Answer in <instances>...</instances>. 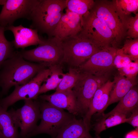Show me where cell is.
<instances>
[{
  "mask_svg": "<svg viewBox=\"0 0 138 138\" xmlns=\"http://www.w3.org/2000/svg\"><path fill=\"white\" fill-rule=\"evenodd\" d=\"M109 138H113V137H112L111 136Z\"/></svg>",
  "mask_w": 138,
  "mask_h": 138,
  "instance_id": "obj_35",
  "label": "cell"
},
{
  "mask_svg": "<svg viewBox=\"0 0 138 138\" xmlns=\"http://www.w3.org/2000/svg\"><path fill=\"white\" fill-rule=\"evenodd\" d=\"M131 116L126 119L125 123L132 125L136 129L138 128V108H136L131 112Z\"/></svg>",
  "mask_w": 138,
  "mask_h": 138,
  "instance_id": "obj_31",
  "label": "cell"
},
{
  "mask_svg": "<svg viewBox=\"0 0 138 138\" xmlns=\"http://www.w3.org/2000/svg\"><path fill=\"white\" fill-rule=\"evenodd\" d=\"M51 74L49 68L43 69L26 84L15 86L13 91L9 95L0 98V106L7 111L8 107L18 101L36 100L42 83L45 82Z\"/></svg>",
  "mask_w": 138,
  "mask_h": 138,
  "instance_id": "obj_8",
  "label": "cell"
},
{
  "mask_svg": "<svg viewBox=\"0 0 138 138\" xmlns=\"http://www.w3.org/2000/svg\"><path fill=\"white\" fill-rule=\"evenodd\" d=\"M47 67L43 64L25 60L17 51L14 56L3 63L0 68V98L12 87L26 84Z\"/></svg>",
  "mask_w": 138,
  "mask_h": 138,
  "instance_id": "obj_1",
  "label": "cell"
},
{
  "mask_svg": "<svg viewBox=\"0 0 138 138\" xmlns=\"http://www.w3.org/2000/svg\"><path fill=\"white\" fill-rule=\"evenodd\" d=\"M38 98L46 101L57 108L67 110L75 116L81 115L76 99L72 90L43 95Z\"/></svg>",
  "mask_w": 138,
  "mask_h": 138,
  "instance_id": "obj_15",
  "label": "cell"
},
{
  "mask_svg": "<svg viewBox=\"0 0 138 138\" xmlns=\"http://www.w3.org/2000/svg\"><path fill=\"white\" fill-rule=\"evenodd\" d=\"M82 74L78 68H69L68 72L64 74L62 79L56 89L55 92L72 90Z\"/></svg>",
  "mask_w": 138,
  "mask_h": 138,
  "instance_id": "obj_25",
  "label": "cell"
},
{
  "mask_svg": "<svg viewBox=\"0 0 138 138\" xmlns=\"http://www.w3.org/2000/svg\"><path fill=\"white\" fill-rule=\"evenodd\" d=\"M130 15L121 20L128 39L138 38V13Z\"/></svg>",
  "mask_w": 138,
  "mask_h": 138,
  "instance_id": "obj_27",
  "label": "cell"
},
{
  "mask_svg": "<svg viewBox=\"0 0 138 138\" xmlns=\"http://www.w3.org/2000/svg\"><path fill=\"white\" fill-rule=\"evenodd\" d=\"M94 3L93 0H67L66 8L83 16L92 8Z\"/></svg>",
  "mask_w": 138,
  "mask_h": 138,
  "instance_id": "obj_26",
  "label": "cell"
},
{
  "mask_svg": "<svg viewBox=\"0 0 138 138\" xmlns=\"http://www.w3.org/2000/svg\"><path fill=\"white\" fill-rule=\"evenodd\" d=\"M17 126L20 129V138H26L37 126L38 121L41 119L39 103L36 100H24V104L21 108L15 110L12 109L8 111Z\"/></svg>",
  "mask_w": 138,
  "mask_h": 138,
  "instance_id": "obj_9",
  "label": "cell"
},
{
  "mask_svg": "<svg viewBox=\"0 0 138 138\" xmlns=\"http://www.w3.org/2000/svg\"><path fill=\"white\" fill-rule=\"evenodd\" d=\"M121 49L131 57L132 61H138V38L126 39Z\"/></svg>",
  "mask_w": 138,
  "mask_h": 138,
  "instance_id": "obj_28",
  "label": "cell"
},
{
  "mask_svg": "<svg viewBox=\"0 0 138 138\" xmlns=\"http://www.w3.org/2000/svg\"><path fill=\"white\" fill-rule=\"evenodd\" d=\"M6 0H0V5H3L5 4Z\"/></svg>",
  "mask_w": 138,
  "mask_h": 138,
  "instance_id": "obj_33",
  "label": "cell"
},
{
  "mask_svg": "<svg viewBox=\"0 0 138 138\" xmlns=\"http://www.w3.org/2000/svg\"><path fill=\"white\" fill-rule=\"evenodd\" d=\"M132 61L131 57L125 53L121 48L117 49L113 61L114 67L118 69L123 67Z\"/></svg>",
  "mask_w": 138,
  "mask_h": 138,
  "instance_id": "obj_29",
  "label": "cell"
},
{
  "mask_svg": "<svg viewBox=\"0 0 138 138\" xmlns=\"http://www.w3.org/2000/svg\"><path fill=\"white\" fill-rule=\"evenodd\" d=\"M114 84L110 95L107 107L119 101L134 86L137 84V76L128 78L119 74L114 77Z\"/></svg>",
  "mask_w": 138,
  "mask_h": 138,
  "instance_id": "obj_18",
  "label": "cell"
},
{
  "mask_svg": "<svg viewBox=\"0 0 138 138\" xmlns=\"http://www.w3.org/2000/svg\"><path fill=\"white\" fill-rule=\"evenodd\" d=\"M116 106L110 112L102 113L101 117L106 118L115 113L126 115L131 112L138 105V90L136 85L134 86L119 101Z\"/></svg>",
  "mask_w": 138,
  "mask_h": 138,
  "instance_id": "obj_19",
  "label": "cell"
},
{
  "mask_svg": "<svg viewBox=\"0 0 138 138\" xmlns=\"http://www.w3.org/2000/svg\"><path fill=\"white\" fill-rule=\"evenodd\" d=\"M114 81L108 79L100 87L96 92L90 102L88 111L83 118L85 123L90 128L92 116L96 112L102 113L107 108L110 92Z\"/></svg>",
  "mask_w": 138,
  "mask_h": 138,
  "instance_id": "obj_14",
  "label": "cell"
},
{
  "mask_svg": "<svg viewBox=\"0 0 138 138\" xmlns=\"http://www.w3.org/2000/svg\"><path fill=\"white\" fill-rule=\"evenodd\" d=\"M138 129H136L128 133L125 138H138Z\"/></svg>",
  "mask_w": 138,
  "mask_h": 138,
  "instance_id": "obj_32",
  "label": "cell"
},
{
  "mask_svg": "<svg viewBox=\"0 0 138 138\" xmlns=\"http://www.w3.org/2000/svg\"><path fill=\"white\" fill-rule=\"evenodd\" d=\"M18 52L25 60L43 64L48 68L61 64L63 56L61 41L54 37L42 38L41 42L35 48L22 49Z\"/></svg>",
  "mask_w": 138,
  "mask_h": 138,
  "instance_id": "obj_5",
  "label": "cell"
},
{
  "mask_svg": "<svg viewBox=\"0 0 138 138\" xmlns=\"http://www.w3.org/2000/svg\"><path fill=\"white\" fill-rule=\"evenodd\" d=\"M82 73L80 77L72 90L81 115L83 118L88 111L96 92L109 79V76H97Z\"/></svg>",
  "mask_w": 138,
  "mask_h": 138,
  "instance_id": "obj_7",
  "label": "cell"
},
{
  "mask_svg": "<svg viewBox=\"0 0 138 138\" xmlns=\"http://www.w3.org/2000/svg\"><path fill=\"white\" fill-rule=\"evenodd\" d=\"M61 42L63 56L61 65H66L69 68H78L101 50L81 31L65 38Z\"/></svg>",
  "mask_w": 138,
  "mask_h": 138,
  "instance_id": "obj_3",
  "label": "cell"
},
{
  "mask_svg": "<svg viewBox=\"0 0 138 138\" xmlns=\"http://www.w3.org/2000/svg\"><path fill=\"white\" fill-rule=\"evenodd\" d=\"M117 49L112 46L102 49L78 68L85 74L97 76H109L114 67L113 61Z\"/></svg>",
  "mask_w": 138,
  "mask_h": 138,
  "instance_id": "obj_11",
  "label": "cell"
},
{
  "mask_svg": "<svg viewBox=\"0 0 138 138\" xmlns=\"http://www.w3.org/2000/svg\"><path fill=\"white\" fill-rule=\"evenodd\" d=\"M127 116L124 114L115 113L106 118L101 117L94 125L93 129L96 136H99L101 132L108 128L125 123Z\"/></svg>",
  "mask_w": 138,
  "mask_h": 138,
  "instance_id": "obj_22",
  "label": "cell"
},
{
  "mask_svg": "<svg viewBox=\"0 0 138 138\" xmlns=\"http://www.w3.org/2000/svg\"><path fill=\"white\" fill-rule=\"evenodd\" d=\"M118 74L128 78L137 76L138 73V61L131 62L125 66L118 69Z\"/></svg>",
  "mask_w": 138,
  "mask_h": 138,
  "instance_id": "obj_30",
  "label": "cell"
},
{
  "mask_svg": "<svg viewBox=\"0 0 138 138\" xmlns=\"http://www.w3.org/2000/svg\"><path fill=\"white\" fill-rule=\"evenodd\" d=\"M67 0H38L31 14L30 28L53 37L54 30L66 8Z\"/></svg>",
  "mask_w": 138,
  "mask_h": 138,
  "instance_id": "obj_2",
  "label": "cell"
},
{
  "mask_svg": "<svg viewBox=\"0 0 138 138\" xmlns=\"http://www.w3.org/2000/svg\"><path fill=\"white\" fill-rule=\"evenodd\" d=\"M90 129L83 119L75 117L63 127L54 138H100L99 136H92Z\"/></svg>",
  "mask_w": 138,
  "mask_h": 138,
  "instance_id": "obj_17",
  "label": "cell"
},
{
  "mask_svg": "<svg viewBox=\"0 0 138 138\" xmlns=\"http://www.w3.org/2000/svg\"><path fill=\"white\" fill-rule=\"evenodd\" d=\"M65 9V13L62 16L53 34V37L61 41L76 35L82 30V16Z\"/></svg>",
  "mask_w": 138,
  "mask_h": 138,
  "instance_id": "obj_13",
  "label": "cell"
},
{
  "mask_svg": "<svg viewBox=\"0 0 138 138\" xmlns=\"http://www.w3.org/2000/svg\"><path fill=\"white\" fill-rule=\"evenodd\" d=\"M91 10L111 30L114 36L116 47L118 48L126 33L112 1L95 0Z\"/></svg>",
  "mask_w": 138,
  "mask_h": 138,
  "instance_id": "obj_10",
  "label": "cell"
},
{
  "mask_svg": "<svg viewBox=\"0 0 138 138\" xmlns=\"http://www.w3.org/2000/svg\"><path fill=\"white\" fill-rule=\"evenodd\" d=\"M38 98L41 121L39 125H37L26 138H30L42 133L47 134L51 136L52 138H54L60 130L75 117V116L46 101Z\"/></svg>",
  "mask_w": 138,
  "mask_h": 138,
  "instance_id": "obj_4",
  "label": "cell"
},
{
  "mask_svg": "<svg viewBox=\"0 0 138 138\" xmlns=\"http://www.w3.org/2000/svg\"><path fill=\"white\" fill-rule=\"evenodd\" d=\"M5 28L0 26V68L6 60L14 56L17 52L15 50L13 40L8 41L4 34Z\"/></svg>",
  "mask_w": 138,
  "mask_h": 138,
  "instance_id": "obj_24",
  "label": "cell"
},
{
  "mask_svg": "<svg viewBox=\"0 0 138 138\" xmlns=\"http://www.w3.org/2000/svg\"><path fill=\"white\" fill-rule=\"evenodd\" d=\"M17 126L8 112L0 106V131L4 138H20Z\"/></svg>",
  "mask_w": 138,
  "mask_h": 138,
  "instance_id": "obj_20",
  "label": "cell"
},
{
  "mask_svg": "<svg viewBox=\"0 0 138 138\" xmlns=\"http://www.w3.org/2000/svg\"><path fill=\"white\" fill-rule=\"evenodd\" d=\"M80 31L100 49L111 46L116 48L112 31L91 10L82 16Z\"/></svg>",
  "mask_w": 138,
  "mask_h": 138,
  "instance_id": "obj_6",
  "label": "cell"
},
{
  "mask_svg": "<svg viewBox=\"0 0 138 138\" xmlns=\"http://www.w3.org/2000/svg\"><path fill=\"white\" fill-rule=\"evenodd\" d=\"M0 138H4L3 134L0 131Z\"/></svg>",
  "mask_w": 138,
  "mask_h": 138,
  "instance_id": "obj_34",
  "label": "cell"
},
{
  "mask_svg": "<svg viewBox=\"0 0 138 138\" xmlns=\"http://www.w3.org/2000/svg\"><path fill=\"white\" fill-rule=\"evenodd\" d=\"M48 68L50 70L51 74L41 85L38 93V97L41 94L56 89L62 79L64 73L61 65H54Z\"/></svg>",
  "mask_w": 138,
  "mask_h": 138,
  "instance_id": "obj_21",
  "label": "cell"
},
{
  "mask_svg": "<svg viewBox=\"0 0 138 138\" xmlns=\"http://www.w3.org/2000/svg\"><path fill=\"white\" fill-rule=\"evenodd\" d=\"M5 29L13 32L14 37V44L16 49H24L31 45H39L42 40V38L39 35L37 30L25 27L21 24L16 26H8Z\"/></svg>",
  "mask_w": 138,
  "mask_h": 138,
  "instance_id": "obj_16",
  "label": "cell"
},
{
  "mask_svg": "<svg viewBox=\"0 0 138 138\" xmlns=\"http://www.w3.org/2000/svg\"><path fill=\"white\" fill-rule=\"evenodd\" d=\"M112 1L120 20L130 15L132 13H137L138 0H114Z\"/></svg>",
  "mask_w": 138,
  "mask_h": 138,
  "instance_id": "obj_23",
  "label": "cell"
},
{
  "mask_svg": "<svg viewBox=\"0 0 138 138\" xmlns=\"http://www.w3.org/2000/svg\"><path fill=\"white\" fill-rule=\"evenodd\" d=\"M38 0H6L0 13V26L5 28L13 25L19 19L30 20Z\"/></svg>",
  "mask_w": 138,
  "mask_h": 138,
  "instance_id": "obj_12",
  "label": "cell"
}]
</instances>
